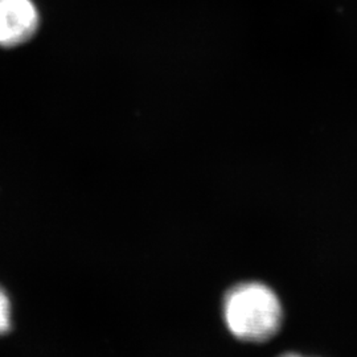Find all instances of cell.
I'll return each mask as SVG.
<instances>
[{
  "label": "cell",
  "instance_id": "1",
  "mask_svg": "<svg viewBox=\"0 0 357 357\" xmlns=\"http://www.w3.org/2000/svg\"><path fill=\"white\" fill-rule=\"evenodd\" d=\"M221 315L234 339L259 344L281 331L284 310L273 287L261 281H243L233 284L224 294Z\"/></svg>",
  "mask_w": 357,
  "mask_h": 357
},
{
  "label": "cell",
  "instance_id": "2",
  "mask_svg": "<svg viewBox=\"0 0 357 357\" xmlns=\"http://www.w3.org/2000/svg\"><path fill=\"white\" fill-rule=\"evenodd\" d=\"M38 13L32 0H0V45L13 48L32 38Z\"/></svg>",
  "mask_w": 357,
  "mask_h": 357
},
{
  "label": "cell",
  "instance_id": "3",
  "mask_svg": "<svg viewBox=\"0 0 357 357\" xmlns=\"http://www.w3.org/2000/svg\"><path fill=\"white\" fill-rule=\"evenodd\" d=\"M13 326V307L7 293L0 287V335L11 330Z\"/></svg>",
  "mask_w": 357,
  "mask_h": 357
},
{
  "label": "cell",
  "instance_id": "4",
  "mask_svg": "<svg viewBox=\"0 0 357 357\" xmlns=\"http://www.w3.org/2000/svg\"><path fill=\"white\" fill-rule=\"evenodd\" d=\"M277 357H306L303 356V355H301V354H298V352H284V354H281V355H278Z\"/></svg>",
  "mask_w": 357,
  "mask_h": 357
}]
</instances>
